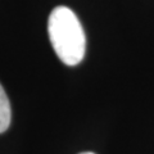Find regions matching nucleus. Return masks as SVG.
<instances>
[{
  "label": "nucleus",
  "mask_w": 154,
  "mask_h": 154,
  "mask_svg": "<svg viewBox=\"0 0 154 154\" xmlns=\"http://www.w3.org/2000/svg\"><path fill=\"white\" fill-rule=\"evenodd\" d=\"M48 33L58 58L67 66H77L85 57L86 37L72 9L57 7L48 19Z\"/></svg>",
  "instance_id": "1"
},
{
  "label": "nucleus",
  "mask_w": 154,
  "mask_h": 154,
  "mask_svg": "<svg viewBox=\"0 0 154 154\" xmlns=\"http://www.w3.org/2000/svg\"><path fill=\"white\" fill-rule=\"evenodd\" d=\"M12 119V110L11 103L4 91L2 84H0V134L7 131Z\"/></svg>",
  "instance_id": "2"
},
{
  "label": "nucleus",
  "mask_w": 154,
  "mask_h": 154,
  "mask_svg": "<svg viewBox=\"0 0 154 154\" xmlns=\"http://www.w3.org/2000/svg\"><path fill=\"white\" fill-rule=\"evenodd\" d=\"M80 154H94V153H91V152H85V153H80Z\"/></svg>",
  "instance_id": "3"
}]
</instances>
